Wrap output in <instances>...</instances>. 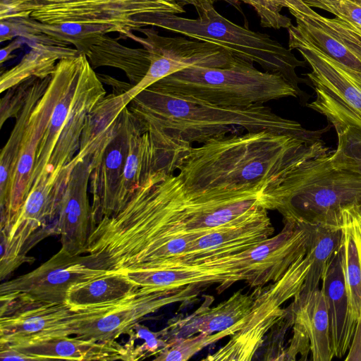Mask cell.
<instances>
[{"label": "cell", "mask_w": 361, "mask_h": 361, "mask_svg": "<svg viewBox=\"0 0 361 361\" xmlns=\"http://www.w3.org/2000/svg\"><path fill=\"white\" fill-rule=\"evenodd\" d=\"M257 290L250 295L241 290L235 293L228 300L216 307L204 310L201 307L199 313L187 321L189 331L207 334L222 333L225 336H232L240 330L245 319L251 312Z\"/></svg>", "instance_id": "28"}, {"label": "cell", "mask_w": 361, "mask_h": 361, "mask_svg": "<svg viewBox=\"0 0 361 361\" xmlns=\"http://www.w3.org/2000/svg\"><path fill=\"white\" fill-rule=\"evenodd\" d=\"M31 35L36 34L30 27L18 21L16 18L1 20L0 41L1 42L18 37L25 39Z\"/></svg>", "instance_id": "41"}, {"label": "cell", "mask_w": 361, "mask_h": 361, "mask_svg": "<svg viewBox=\"0 0 361 361\" xmlns=\"http://www.w3.org/2000/svg\"><path fill=\"white\" fill-rule=\"evenodd\" d=\"M127 276L139 287L165 290L218 283L219 293L238 281L254 282L256 271L247 251L191 263L166 262L151 270L132 271Z\"/></svg>", "instance_id": "14"}, {"label": "cell", "mask_w": 361, "mask_h": 361, "mask_svg": "<svg viewBox=\"0 0 361 361\" xmlns=\"http://www.w3.org/2000/svg\"><path fill=\"white\" fill-rule=\"evenodd\" d=\"M72 170L65 166L56 180L44 176L37 178L8 233L1 232V279L20 264L35 260L26 253L37 242L58 235L51 223L57 222L59 204Z\"/></svg>", "instance_id": "10"}, {"label": "cell", "mask_w": 361, "mask_h": 361, "mask_svg": "<svg viewBox=\"0 0 361 361\" xmlns=\"http://www.w3.org/2000/svg\"><path fill=\"white\" fill-rule=\"evenodd\" d=\"M142 127L163 145L187 148L230 134L263 130L298 136H322L325 128H304L264 104L219 106L149 86L128 105Z\"/></svg>", "instance_id": "3"}, {"label": "cell", "mask_w": 361, "mask_h": 361, "mask_svg": "<svg viewBox=\"0 0 361 361\" xmlns=\"http://www.w3.org/2000/svg\"><path fill=\"white\" fill-rule=\"evenodd\" d=\"M125 107L121 95L114 92L106 95L97 104L87 116L79 150L68 164L69 166L74 167L78 161L88 157L93 169L114 136Z\"/></svg>", "instance_id": "24"}, {"label": "cell", "mask_w": 361, "mask_h": 361, "mask_svg": "<svg viewBox=\"0 0 361 361\" xmlns=\"http://www.w3.org/2000/svg\"><path fill=\"white\" fill-rule=\"evenodd\" d=\"M26 43L25 39L22 37H18L13 39L7 46L3 47L0 52V63L2 64L4 62L8 61L13 56L11 54L16 49L20 48L24 44Z\"/></svg>", "instance_id": "45"}, {"label": "cell", "mask_w": 361, "mask_h": 361, "mask_svg": "<svg viewBox=\"0 0 361 361\" xmlns=\"http://www.w3.org/2000/svg\"><path fill=\"white\" fill-rule=\"evenodd\" d=\"M51 75L45 78H37L29 94L27 100L21 112L16 118V123L10 136L2 148L0 154V203L8 193L10 182L16 168L20 145L27 127L31 113L38 100L46 91Z\"/></svg>", "instance_id": "32"}, {"label": "cell", "mask_w": 361, "mask_h": 361, "mask_svg": "<svg viewBox=\"0 0 361 361\" xmlns=\"http://www.w3.org/2000/svg\"><path fill=\"white\" fill-rule=\"evenodd\" d=\"M25 41L30 50L17 65L1 73V93L32 77L45 78L50 76L60 60L75 57L80 54L77 49L67 46Z\"/></svg>", "instance_id": "29"}, {"label": "cell", "mask_w": 361, "mask_h": 361, "mask_svg": "<svg viewBox=\"0 0 361 361\" xmlns=\"http://www.w3.org/2000/svg\"><path fill=\"white\" fill-rule=\"evenodd\" d=\"M106 95L85 54L65 59L63 86L39 143L32 185L41 176L56 179L73 159L89 114Z\"/></svg>", "instance_id": "5"}, {"label": "cell", "mask_w": 361, "mask_h": 361, "mask_svg": "<svg viewBox=\"0 0 361 361\" xmlns=\"http://www.w3.org/2000/svg\"><path fill=\"white\" fill-rule=\"evenodd\" d=\"M131 112L128 106L121 115L117 130L90 176L92 196V228L103 217L114 213L118 187L128 150ZM92 229V228H91Z\"/></svg>", "instance_id": "20"}, {"label": "cell", "mask_w": 361, "mask_h": 361, "mask_svg": "<svg viewBox=\"0 0 361 361\" xmlns=\"http://www.w3.org/2000/svg\"><path fill=\"white\" fill-rule=\"evenodd\" d=\"M287 30L288 49H297L312 68L306 75L316 98L307 106L324 116L336 132L348 126L361 130V81L314 45L296 25Z\"/></svg>", "instance_id": "9"}, {"label": "cell", "mask_w": 361, "mask_h": 361, "mask_svg": "<svg viewBox=\"0 0 361 361\" xmlns=\"http://www.w3.org/2000/svg\"><path fill=\"white\" fill-rule=\"evenodd\" d=\"M251 6L259 18L264 27L279 30L288 29L293 23L291 19L281 12L283 8L294 7L299 0H239Z\"/></svg>", "instance_id": "38"}, {"label": "cell", "mask_w": 361, "mask_h": 361, "mask_svg": "<svg viewBox=\"0 0 361 361\" xmlns=\"http://www.w3.org/2000/svg\"><path fill=\"white\" fill-rule=\"evenodd\" d=\"M7 1H8V0H1V2H6Z\"/></svg>", "instance_id": "48"}, {"label": "cell", "mask_w": 361, "mask_h": 361, "mask_svg": "<svg viewBox=\"0 0 361 361\" xmlns=\"http://www.w3.org/2000/svg\"><path fill=\"white\" fill-rule=\"evenodd\" d=\"M336 133L337 147L329 154L331 164L336 169L361 175V130L348 126Z\"/></svg>", "instance_id": "35"}, {"label": "cell", "mask_w": 361, "mask_h": 361, "mask_svg": "<svg viewBox=\"0 0 361 361\" xmlns=\"http://www.w3.org/2000/svg\"><path fill=\"white\" fill-rule=\"evenodd\" d=\"M37 78L32 77L6 90L0 102L1 128L8 119L16 118L20 114Z\"/></svg>", "instance_id": "39"}, {"label": "cell", "mask_w": 361, "mask_h": 361, "mask_svg": "<svg viewBox=\"0 0 361 361\" xmlns=\"http://www.w3.org/2000/svg\"><path fill=\"white\" fill-rule=\"evenodd\" d=\"M337 223L342 229L340 249L348 301V336L352 343L361 314V267L349 229L342 222Z\"/></svg>", "instance_id": "33"}, {"label": "cell", "mask_w": 361, "mask_h": 361, "mask_svg": "<svg viewBox=\"0 0 361 361\" xmlns=\"http://www.w3.org/2000/svg\"><path fill=\"white\" fill-rule=\"evenodd\" d=\"M274 232L267 209H263L248 219L197 238L185 255L170 262L191 263L244 252L269 239Z\"/></svg>", "instance_id": "22"}, {"label": "cell", "mask_w": 361, "mask_h": 361, "mask_svg": "<svg viewBox=\"0 0 361 361\" xmlns=\"http://www.w3.org/2000/svg\"><path fill=\"white\" fill-rule=\"evenodd\" d=\"M91 171L88 157L74 166L59 204L57 228L61 247L74 256L85 253L92 228L87 194Z\"/></svg>", "instance_id": "19"}, {"label": "cell", "mask_w": 361, "mask_h": 361, "mask_svg": "<svg viewBox=\"0 0 361 361\" xmlns=\"http://www.w3.org/2000/svg\"><path fill=\"white\" fill-rule=\"evenodd\" d=\"M138 287L126 273L108 271L72 286L66 303L73 308L104 304L123 298Z\"/></svg>", "instance_id": "30"}, {"label": "cell", "mask_w": 361, "mask_h": 361, "mask_svg": "<svg viewBox=\"0 0 361 361\" xmlns=\"http://www.w3.org/2000/svg\"><path fill=\"white\" fill-rule=\"evenodd\" d=\"M353 1L361 6V0H353Z\"/></svg>", "instance_id": "47"}, {"label": "cell", "mask_w": 361, "mask_h": 361, "mask_svg": "<svg viewBox=\"0 0 361 361\" xmlns=\"http://www.w3.org/2000/svg\"><path fill=\"white\" fill-rule=\"evenodd\" d=\"M195 19L180 17L172 13H156L142 17V27L152 25L180 34L197 41L219 46L233 57L257 63L264 71L282 75L298 92H303L298 85L307 80L299 78L298 67L305 66V61L297 59L267 34L252 31L230 21L214 6L197 11Z\"/></svg>", "instance_id": "6"}, {"label": "cell", "mask_w": 361, "mask_h": 361, "mask_svg": "<svg viewBox=\"0 0 361 361\" xmlns=\"http://www.w3.org/2000/svg\"><path fill=\"white\" fill-rule=\"evenodd\" d=\"M200 290L193 286L165 290L138 287L119 300L75 308L69 336L96 341H116L121 335L128 334L145 316L171 303L194 300Z\"/></svg>", "instance_id": "11"}, {"label": "cell", "mask_w": 361, "mask_h": 361, "mask_svg": "<svg viewBox=\"0 0 361 361\" xmlns=\"http://www.w3.org/2000/svg\"><path fill=\"white\" fill-rule=\"evenodd\" d=\"M226 337L222 333L207 334L200 333L192 338H179L167 344L155 360H187L207 345Z\"/></svg>", "instance_id": "36"}, {"label": "cell", "mask_w": 361, "mask_h": 361, "mask_svg": "<svg viewBox=\"0 0 361 361\" xmlns=\"http://www.w3.org/2000/svg\"><path fill=\"white\" fill-rule=\"evenodd\" d=\"M8 345L36 357L39 360H129L126 345H121L116 341H96L77 336H50Z\"/></svg>", "instance_id": "23"}, {"label": "cell", "mask_w": 361, "mask_h": 361, "mask_svg": "<svg viewBox=\"0 0 361 361\" xmlns=\"http://www.w3.org/2000/svg\"><path fill=\"white\" fill-rule=\"evenodd\" d=\"M0 299L1 344L69 336V324L76 310L66 302H40L17 293L2 294Z\"/></svg>", "instance_id": "16"}, {"label": "cell", "mask_w": 361, "mask_h": 361, "mask_svg": "<svg viewBox=\"0 0 361 361\" xmlns=\"http://www.w3.org/2000/svg\"><path fill=\"white\" fill-rule=\"evenodd\" d=\"M84 54L93 69L99 66L119 68L133 85L140 82L150 66L147 49L123 46L106 34L95 36Z\"/></svg>", "instance_id": "27"}, {"label": "cell", "mask_w": 361, "mask_h": 361, "mask_svg": "<svg viewBox=\"0 0 361 361\" xmlns=\"http://www.w3.org/2000/svg\"><path fill=\"white\" fill-rule=\"evenodd\" d=\"M327 151L290 171L261 193L265 209L306 223L334 224L344 208L361 205V175L334 167Z\"/></svg>", "instance_id": "4"}, {"label": "cell", "mask_w": 361, "mask_h": 361, "mask_svg": "<svg viewBox=\"0 0 361 361\" xmlns=\"http://www.w3.org/2000/svg\"><path fill=\"white\" fill-rule=\"evenodd\" d=\"M310 269L307 256L298 257L285 274L269 287L257 290L251 312L240 331L208 360H250L262 343L268 330L288 314L281 305L301 290Z\"/></svg>", "instance_id": "12"}, {"label": "cell", "mask_w": 361, "mask_h": 361, "mask_svg": "<svg viewBox=\"0 0 361 361\" xmlns=\"http://www.w3.org/2000/svg\"><path fill=\"white\" fill-rule=\"evenodd\" d=\"M0 359L5 360H39L37 357L25 353L6 344H0Z\"/></svg>", "instance_id": "42"}, {"label": "cell", "mask_w": 361, "mask_h": 361, "mask_svg": "<svg viewBox=\"0 0 361 361\" xmlns=\"http://www.w3.org/2000/svg\"><path fill=\"white\" fill-rule=\"evenodd\" d=\"M338 22L360 40H361V26L357 25L350 22H347L336 18Z\"/></svg>", "instance_id": "46"}, {"label": "cell", "mask_w": 361, "mask_h": 361, "mask_svg": "<svg viewBox=\"0 0 361 361\" xmlns=\"http://www.w3.org/2000/svg\"><path fill=\"white\" fill-rule=\"evenodd\" d=\"M310 235L306 255L310 269L301 289L306 293L318 289L325 269L341 244L342 229L338 223H308Z\"/></svg>", "instance_id": "31"}, {"label": "cell", "mask_w": 361, "mask_h": 361, "mask_svg": "<svg viewBox=\"0 0 361 361\" xmlns=\"http://www.w3.org/2000/svg\"><path fill=\"white\" fill-rule=\"evenodd\" d=\"M179 6L183 7L185 5L193 6L197 11H202L214 6V3L217 1H226L235 6L237 9H240L239 0H172Z\"/></svg>", "instance_id": "43"}, {"label": "cell", "mask_w": 361, "mask_h": 361, "mask_svg": "<svg viewBox=\"0 0 361 361\" xmlns=\"http://www.w3.org/2000/svg\"><path fill=\"white\" fill-rule=\"evenodd\" d=\"M288 310L293 325L300 326L309 338L312 360H331L329 310L322 290L300 291Z\"/></svg>", "instance_id": "25"}, {"label": "cell", "mask_w": 361, "mask_h": 361, "mask_svg": "<svg viewBox=\"0 0 361 361\" xmlns=\"http://www.w3.org/2000/svg\"><path fill=\"white\" fill-rule=\"evenodd\" d=\"M141 37L133 33L126 37L141 44L149 54L150 66L137 85L121 94L126 106L142 90L161 79L191 67L224 68L238 58L223 48L184 37H164L154 28H140Z\"/></svg>", "instance_id": "13"}, {"label": "cell", "mask_w": 361, "mask_h": 361, "mask_svg": "<svg viewBox=\"0 0 361 361\" xmlns=\"http://www.w3.org/2000/svg\"><path fill=\"white\" fill-rule=\"evenodd\" d=\"M257 208L252 192L207 198L186 192L174 173L155 172L138 188L122 217L123 259L131 269H145L170 240H195L250 217Z\"/></svg>", "instance_id": "1"}, {"label": "cell", "mask_w": 361, "mask_h": 361, "mask_svg": "<svg viewBox=\"0 0 361 361\" xmlns=\"http://www.w3.org/2000/svg\"><path fill=\"white\" fill-rule=\"evenodd\" d=\"M190 147L177 149L163 145L145 130L131 113L128 154L114 213L125 206L150 174L159 171L174 173L179 160Z\"/></svg>", "instance_id": "18"}, {"label": "cell", "mask_w": 361, "mask_h": 361, "mask_svg": "<svg viewBox=\"0 0 361 361\" xmlns=\"http://www.w3.org/2000/svg\"><path fill=\"white\" fill-rule=\"evenodd\" d=\"M106 272L90 267L82 256L72 255L61 247L32 271L1 283L0 295L17 293L37 301L63 303L72 286Z\"/></svg>", "instance_id": "17"}, {"label": "cell", "mask_w": 361, "mask_h": 361, "mask_svg": "<svg viewBox=\"0 0 361 361\" xmlns=\"http://www.w3.org/2000/svg\"><path fill=\"white\" fill-rule=\"evenodd\" d=\"M296 27L319 49L346 67L361 81V40L335 17L321 16L302 0L288 9Z\"/></svg>", "instance_id": "21"}, {"label": "cell", "mask_w": 361, "mask_h": 361, "mask_svg": "<svg viewBox=\"0 0 361 361\" xmlns=\"http://www.w3.org/2000/svg\"><path fill=\"white\" fill-rule=\"evenodd\" d=\"M0 18H30L48 24L109 26L123 37L138 30L140 19L150 14L185 13L172 0H39L1 3Z\"/></svg>", "instance_id": "8"}, {"label": "cell", "mask_w": 361, "mask_h": 361, "mask_svg": "<svg viewBox=\"0 0 361 361\" xmlns=\"http://www.w3.org/2000/svg\"><path fill=\"white\" fill-rule=\"evenodd\" d=\"M307 6L326 11L336 18L361 26V6L353 0H302Z\"/></svg>", "instance_id": "40"}, {"label": "cell", "mask_w": 361, "mask_h": 361, "mask_svg": "<svg viewBox=\"0 0 361 361\" xmlns=\"http://www.w3.org/2000/svg\"><path fill=\"white\" fill-rule=\"evenodd\" d=\"M16 18L30 27L36 35L43 34L66 45H74L80 54H84L95 36L115 32L113 28L104 25L71 23L48 24L30 18Z\"/></svg>", "instance_id": "34"}, {"label": "cell", "mask_w": 361, "mask_h": 361, "mask_svg": "<svg viewBox=\"0 0 361 361\" xmlns=\"http://www.w3.org/2000/svg\"><path fill=\"white\" fill-rule=\"evenodd\" d=\"M64 74L65 59L57 63L46 91L31 113L20 145L16 165L11 177L7 196L5 200L0 203V231L6 235L16 221L31 189L37 150L61 92Z\"/></svg>", "instance_id": "15"}, {"label": "cell", "mask_w": 361, "mask_h": 361, "mask_svg": "<svg viewBox=\"0 0 361 361\" xmlns=\"http://www.w3.org/2000/svg\"><path fill=\"white\" fill-rule=\"evenodd\" d=\"M338 221L349 229L356 245L361 267V205H353L341 211ZM345 360H361V314Z\"/></svg>", "instance_id": "37"}, {"label": "cell", "mask_w": 361, "mask_h": 361, "mask_svg": "<svg viewBox=\"0 0 361 361\" xmlns=\"http://www.w3.org/2000/svg\"><path fill=\"white\" fill-rule=\"evenodd\" d=\"M328 305L331 354L342 357L351 345L348 336V301L340 246L331 258L322 279Z\"/></svg>", "instance_id": "26"}, {"label": "cell", "mask_w": 361, "mask_h": 361, "mask_svg": "<svg viewBox=\"0 0 361 361\" xmlns=\"http://www.w3.org/2000/svg\"><path fill=\"white\" fill-rule=\"evenodd\" d=\"M97 75L102 82L111 85L114 90L113 92L118 94H121L127 92L133 86V85H132L131 83H127L122 81H119L107 75L97 74Z\"/></svg>", "instance_id": "44"}, {"label": "cell", "mask_w": 361, "mask_h": 361, "mask_svg": "<svg viewBox=\"0 0 361 361\" xmlns=\"http://www.w3.org/2000/svg\"><path fill=\"white\" fill-rule=\"evenodd\" d=\"M321 137L268 130L227 135L190 147L177 175L186 192L207 198L263 192L303 161L329 151Z\"/></svg>", "instance_id": "2"}, {"label": "cell", "mask_w": 361, "mask_h": 361, "mask_svg": "<svg viewBox=\"0 0 361 361\" xmlns=\"http://www.w3.org/2000/svg\"><path fill=\"white\" fill-rule=\"evenodd\" d=\"M151 86L219 106L263 104L282 98L300 97L282 75L261 71L254 63L239 58L224 68H186Z\"/></svg>", "instance_id": "7"}]
</instances>
